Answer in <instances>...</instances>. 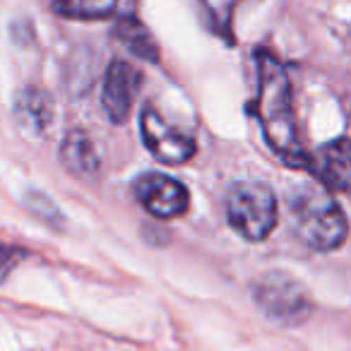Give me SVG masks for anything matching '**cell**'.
Wrapping results in <instances>:
<instances>
[{
    "label": "cell",
    "instance_id": "4fadbf2b",
    "mask_svg": "<svg viewBox=\"0 0 351 351\" xmlns=\"http://www.w3.org/2000/svg\"><path fill=\"white\" fill-rule=\"evenodd\" d=\"M207 5V10L212 12V17L217 20V25L221 27V29H226L229 27V20L231 15H234L236 5H239L241 0H202Z\"/></svg>",
    "mask_w": 351,
    "mask_h": 351
},
{
    "label": "cell",
    "instance_id": "3957f363",
    "mask_svg": "<svg viewBox=\"0 0 351 351\" xmlns=\"http://www.w3.org/2000/svg\"><path fill=\"white\" fill-rule=\"evenodd\" d=\"M226 217L231 229L245 241H265L279 219L277 197L260 181H239L226 195Z\"/></svg>",
    "mask_w": 351,
    "mask_h": 351
},
{
    "label": "cell",
    "instance_id": "9c48e42d",
    "mask_svg": "<svg viewBox=\"0 0 351 351\" xmlns=\"http://www.w3.org/2000/svg\"><path fill=\"white\" fill-rule=\"evenodd\" d=\"M56 15L68 20H111V17H135V0H53Z\"/></svg>",
    "mask_w": 351,
    "mask_h": 351
},
{
    "label": "cell",
    "instance_id": "8fae6325",
    "mask_svg": "<svg viewBox=\"0 0 351 351\" xmlns=\"http://www.w3.org/2000/svg\"><path fill=\"white\" fill-rule=\"evenodd\" d=\"M15 118L27 132L41 135L53 121V99L49 92L27 87L15 99Z\"/></svg>",
    "mask_w": 351,
    "mask_h": 351
},
{
    "label": "cell",
    "instance_id": "52a82bcc",
    "mask_svg": "<svg viewBox=\"0 0 351 351\" xmlns=\"http://www.w3.org/2000/svg\"><path fill=\"white\" fill-rule=\"evenodd\" d=\"M142 87V75L128 60H113L104 75L101 108L111 123H123L130 116Z\"/></svg>",
    "mask_w": 351,
    "mask_h": 351
},
{
    "label": "cell",
    "instance_id": "ba28073f",
    "mask_svg": "<svg viewBox=\"0 0 351 351\" xmlns=\"http://www.w3.org/2000/svg\"><path fill=\"white\" fill-rule=\"evenodd\" d=\"M308 169L320 178L327 193L349 191V142L339 137L332 145H325L315 159L308 161Z\"/></svg>",
    "mask_w": 351,
    "mask_h": 351
},
{
    "label": "cell",
    "instance_id": "7a4b0ae2",
    "mask_svg": "<svg viewBox=\"0 0 351 351\" xmlns=\"http://www.w3.org/2000/svg\"><path fill=\"white\" fill-rule=\"evenodd\" d=\"M296 236L313 250L330 253L346 241V217L339 202L317 183H298L287 197Z\"/></svg>",
    "mask_w": 351,
    "mask_h": 351
},
{
    "label": "cell",
    "instance_id": "7c38bea8",
    "mask_svg": "<svg viewBox=\"0 0 351 351\" xmlns=\"http://www.w3.org/2000/svg\"><path fill=\"white\" fill-rule=\"evenodd\" d=\"M113 36L125 46L128 51L137 56V58H145L149 63H156L159 60V46L154 44L152 34L147 32V27L142 22H137L135 17H123L118 20L116 29H113Z\"/></svg>",
    "mask_w": 351,
    "mask_h": 351
},
{
    "label": "cell",
    "instance_id": "5bb4252c",
    "mask_svg": "<svg viewBox=\"0 0 351 351\" xmlns=\"http://www.w3.org/2000/svg\"><path fill=\"white\" fill-rule=\"evenodd\" d=\"M20 258H22L20 250L8 248V245L0 243V282H3V279H5L12 269H15V265L20 263Z\"/></svg>",
    "mask_w": 351,
    "mask_h": 351
},
{
    "label": "cell",
    "instance_id": "277c9868",
    "mask_svg": "<svg viewBox=\"0 0 351 351\" xmlns=\"http://www.w3.org/2000/svg\"><path fill=\"white\" fill-rule=\"evenodd\" d=\"M253 301L272 320L282 325H298L313 311L306 287L287 272H267L253 284Z\"/></svg>",
    "mask_w": 351,
    "mask_h": 351
},
{
    "label": "cell",
    "instance_id": "5b68a950",
    "mask_svg": "<svg viewBox=\"0 0 351 351\" xmlns=\"http://www.w3.org/2000/svg\"><path fill=\"white\" fill-rule=\"evenodd\" d=\"M140 130H142V142L152 152L156 161L166 166H181L186 161H191L195 156V140L191 135H186L183 130H178L176 125H171L152 104H147L142 108L140 116Z\"/></svg>",
    "mask_w": 351,
    "mask_h": 351
},
{
    "label": "cell",
    "instance_id": "8992f818",
    "mask_svg": "<svg viewBox=\"0 0 351 351\" xmlns=\"http://www.w3.org/2000/svg\"><path fill=\"white\" fill-rule=\"evenodd\" d=\"M135 200L156 219H173V217L186 215L191 205L186 186L166 173H145L140 176L132 186Z\"/></svg>",
    "mask_w": 351,
    "mask_h": 351
},
{
    "label": "cell",
    "instance_id": "30bf717a",
    "mask_svg": "<svg viewBox=\"0 0 351 351\" xmlns=\"http://www.w3.org/2000/svg\"><path fill=\"white\" fill-rule=\"evenodd\" d=\"M60 161L70 173L80 176V178H97L101 171V159L94 147L92 137L84 130H73L60 145Z\"/></svg>",
    "mask_w": 351,
    "mask_h": 351
},
{
    "label": "cell",
    "instance_id": "6da1fadb",
    "mask_svg": "<svg viewBox=\"0 0 351 351\" xmlns=\"http://www.w3.org/2000/svg\"><path fill=\"white\" fill-rule=\"evenodd\" d=\"M258 121L265 142L291 169H308L311 156L303 149L291 108V84L284 65L267 51L258 53Z\"/></svg>",
    "mask_w": 351,
    "mask_h": 351
}]
</instances>
